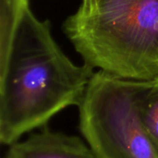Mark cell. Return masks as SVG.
<instances>
[{
	"label": "cell",
	"instance_id": "5",
	"mask_svg": "<svg viewBox=\"0 0 158 158\" xmlns=\"http://www.w3.org/2000/svg\"><path fill=\"white\" fill-rule=\"evenodd\" d=\"M30 8V0H0V60L9 53L18 28Z\"/></svg>",
	"mask_w": 158,
	"mask_h": 158
},
{
	"label": "cell",
	"instance_id": "6",
	"mask_svg": "<svg viewBox=\"0 0 158 158\" xmlns=\"http://www.w3.org/2000/svg\"><path fill=\"white\" fill-rule=\"evenodd\" d=\"M138 113L158 154V80L144 82L138 97Z\"/></svg>",
	"mask_w": 158,
	"mask_h": 158
},
{
	"label": "cell",
	"instance_id": "2",
	"mask_svg": "<svg viewBox=\"0 0 158 158\" xmlns=\"http://www.w3.org/2000/svg\"><path fill=\"white\" fill-rule=\"evenodd\" d=\"M63 31L84 64L138 81L158 80V0H101L77 11Z\"/></svg>",
	"mask_w": 158,
	"mask_h": 158
},
{
	"label": "cell",
	"instance_id": "7",
	"mask_svg": "<svg viewBox=\"0 0 158 158\" xmlns=\"http://www.w3.org/2000/svg\"><path fill=\"white\" fill-rule=\"evenodd\" d=\"M101 0H81V5L77 9L78 13L81 14H89L93 12Z\"/></svg>",
	"mask_w": 158,
	"mask_h": 158
},
{
	"label": "cell",
	"instance_id": "1",
	"mask_svg": "<svg viewBox=\"0 0 158 158\" xmlns=\"http://www.w3.org/2000/svg\"><path fill=\"white\" fill-rule=\"evenodd\" d=\"M94 69L77 65L56 42L50 22L25 13L0 60V141L11 145L70 106L81 104Z\"/></svg>",
	"mask_w": 158,
	"mask_h": 158
},
{
	"label": "cell",
	"instance_id": "4",
	"mask_svg": "<svg viewBox=\"0 0 158 158\" xmlns=\"http://www.w3.org/2000/svg\"><path fill=\"white\" fill-rule=\"evenodd\" d=\"M5 158H98L80 138L44 130L9 146Z\"/></svg>",
	"mask_w": 158,
	"mask_h": 158
},
{
	"label": "cell",
	"instance_id": "3",
	"mask_svg": "<svg viewBox=\"0 0 158 158\" xmlns=\"http://www.w3.org/2000/svg\"><path fill=\"white\" fill-rule=\"evenodd\" d=\"M144 82L94 72L79 107L81 131L98 158H158L138 113Z\"/></svg>",
	"mask_w": 158,
	"mask_h": 158
}]
</instances>
